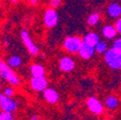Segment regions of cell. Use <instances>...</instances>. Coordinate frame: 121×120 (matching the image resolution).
<instances>
[{"label": "cell", "instance_id": "cell-1", "mask_svg": "<svg viewBox=\"0 0 121 120\" xmlns=\"http://www.w3.org/2000/svg\"><path fill=\"white\" fill-rule=\"evenodd\" d=\"M0 77L13 86H18L20 84V80L18 76L3 61V59L1 57H0Z\"/></svg>", "mask_w": 121, "mask_h": 120}, {"label": "cell", "instance_id": "cell-2", "mask_svg": "<svg viewBox=\"0 0 121 120\" xmlns=\"http://www.w3.org/2000/svg\"><path fill=\"white\" fill-rule=\"evenodd\" d=\"M105 62L112 69H120L121 67V53L115 50L108 49L104 54Z\"/></svg>", "mask_w": 121, "mask_h": 120}, {"label": "cell", "instance_id": "cell-3", "mask_svg": "<svg viewBox=\"0 0 121 120\" xmlns=\"http://www.w3.org/2000/svg\"><path fill=\"white\" fill-rule=\"evenodd\" d=\"M20 37H21V39L24 43V45L26 46L28 52L32 56L39 55V47L36 45V43L33 41V39H31V37H30V35L28 34V32L26 30H22L21 33H20Z\"/></svg>", "mask_w": 121, "mask_h": 120}, {"label": "cell", "instance_id": "cell-4", "mask_svg": "<svg viewBox=\"0 0 121 120\" xmlns=\"http://www.w3.org/2000/svg\"><path fill=\"white\" fill-rule=\"evenodd\" d=\"M82 39L79 38V37H67L65 41H64V48L69 52V53H72V54H75V53H78V50H79V47L82 43Z\"/></svg>", "mask_w": 121, "mask_h": 120}, {"label": "cell", "instance_id": "cell-5", "mask_svg": "<svg viewBox=\"0 0 121 120\" xmlns=\"http://www.w3.org/2000/svg\"><path fill=\"white\" fill-rule=\"evenodd\" d=\"M0 109L3 111L13 113V111H17V104L11 97H8V96L4 95L3 93H0Z\"/></svg>", "mask_w": 121, "mask_h": 120}, {"label": "cell", "instance_id": "cell-6", "mask_svg": "<svg viewBox=\"0 0 121 120\" xmlns=\"http://www.w3.org/2000/svg\"><path fill=\"white\" fill-rule=\"evenodd\" d=\"M58 19H59V17H58V13L55 9L50 8L45 11L44 16H43V21H44V24L46 27L52 28V27L56 26L58 23Z\"/></svg>", "mask_w": 121, "mask_h": 120}, {"label": "cell", "instance_id": "cell-7", "mask_svg": "<svg viewBox=\"0 0 121 120\" xmlns=\"http://www.w3.org/2000/svg\"><path fill=\"white\" fill-rule=\"evenodd\" d=\"M86 106L90 111L97 115L101 114L104 111L103 104L96 97H89L86 101Z\"/></svg>", "mask_w": 121, "mask_h": 120}, {"label": "cell", "instance_id": "cell-8", "mask_svg": "<svg viewBox=\"0 0 121 120\" xmlns=\"http://www.w3.org/2000/svg\"><path fill=\"white\" fill-rule=\"evenodd\" d=\"M30 86L35 91H43L45 88H47L48 81L45 78V76L33 77L30 81Z\"/></svg>", "mask_w": 121, "mask_h": 120}, {"label": "cell", "instance_id": "cell-9", "mask_svg": "<svg viewBox=\"0 0 121 120\" xmlns=\"http://www.w3.org/2000/svg\"><path fill=\"white\" fill-rule=\"evenodd\" d=\"M94 53H95L94 46L89 45V44H87L85 41H82L81 45L79 47V50H78V54L82 59H84V60L90 59L94 55Z\"/></svg>", "mask_w": 121, "mask_h": 120}, {"label": "cell", "instance_id": "cell-10", "mask_svg": "<svg viewBox=\"0 0 121 120\" xmlns=\"http://www.w3.org/2000/svg\"><path fill=\"white\" fill-rule=\"evenodd\" d=\"M59 66H60V69L64 71V72H69V71H72L75 67V63L74 61L69 58V57H64L60 60L59 62Z\"/></svg>", "mask_w": 121, "mask_h": 120}, {"label": "cell", "instance_id": "cell-11", "mask_svg": "<svg viewBox=\"0 0 121 120\" xmlns=\"http://www.w3.org/2000/svg\"><path fill=\"white\" fill-rule=\"evenodd\" d=\"M44 99L50 104H55L59 100V93L53 88H45L43 90Z\"/></svg>", "mask_w": 121, "mask_h": 120}, {"label": "cell", "instance_id": "cell-12", "mask_svg": "<svg viewBox=\"0 0 121 120\" xmlns=\"http://www.w3.org/2000/svg\"><path fill=\"white\" fill-rule=\"evenodd\" d=\"M108 13H109V16L111 17H113V18L120 17V14H121V7H120V5L117 4V3H112L111 5H109Z\"/></svg>", "mask_w": 121, "mask_h": 120}, {"label": "cell", "instance_id": "cell-13", "mask_svg": "<svg viewBox=\"0 0 121 120\" xmlns=\"http://www.w3.org/2000/svg\"><path fill=\"white\" fill-rule=\"evenodd\" d=\"M102 34H103V36L106 39H112L115 38L117 33H116V30H115L114 26H112V25H106L102 29Z\"/></svg>", "mask_w": 121, "mask_h": 120}, {"label": "cell", "instance_id": "cell-14", "mask_svg": "<svg viewBox=\"0 0 121 120\" xmlns=\"http://www.w3.org/2000/svg\"><path fill=\"white\" fill-rule=\"evenodd\" d=\"M83 41L86 42L87 44H89V45L95 46L96 44L100 41V38H99V36H98L96 33L91 32V33H88V34H86V35L85 36Z\"/></svg>", "mask_w": 121, "mask_h": 120}, {"label": "cell", "instance_id": "cell-15", "mask_svg": "<svg viewBox=\"0 0 121 120\" xmlns=\"http://www.w3.org/2000/svg\"><path fill=\"white\" fill-rule=\"evenodd\" d=\"M33 77H42L45 76V69L41 64H33L30 68Z\"/></svg>", "mask_w": 121, "mask_h": 120}, {"label": "cell", "instance_id": "cell-16", "mask_svg": "<svg viewBox=\"0 0 121 120\" xmlns=\"http://www.w3.org/2000/svg\"><path fill=\"white\" fill-rule=\"evenodd\" d=\"M117 105H118V100L115 96H108V97H106L105 99V106L107 107L108 109L110 110H114L116 109L117 107Z\"/></svg>", "mask_w": 121, "mask_h": 120}, {"label": "cell", "instance_id": "cell-17", "mask_svg": "<svg viewBox=\"0 0 121 120\" xmlns=\"http://www.w3.org/2000/svg\"><path fill=\"white\" fill-rule=\"evenodd\" d=\"M22 64V60L19 56L17 55H13L12 56L9 60H8V65L10 67H13V68H17V67H19Z\"/></svg>", "mask_w": 121, "mask_h": 120}, {"label": "cell", "instance_id": "cell-18", "mask_svg": "<svg viewBox=\"0 0 121 120\" xmlns=\"http://www.w3.org/2000/svg\"><path fill=\"white\" fill-rule=\"evenodd\" d=\"M94 50L95 52L99 53V54H103L105 53L106 51L108 50V45H107V43H106L105 41H99L96 45L94 46Z\"/></svg>", "mask_w": 121, "mask_h": 120}, {"label": "cell", "instance_id": "cell-19", "mask_svg": "<svg viewBox=\"0 0 121 120\" xmlns=\"http://www.w3.org/2000/svg\"><path fill=\"white\" fill-rule=\"evenodd\" d=\"M99 19H100V16H99L98 13H91L88 17L86 22H87V24L89 26H94V25H96L98 23Z\"/></svg>", "mask_w": 121, "mask_h": 120}, {"label": "cell", "instance_id": "cell-20", "mask_svg": "<svg viewBox=\"0 0 121 120\" xmlns=\"http://www.w3.org/2000/svg\"><path fill=\"white\" fill-rule=\"evenodd\" d=\"M0 120H13V115L11 112L2 111L0 112Z\"/></svg>", "mask_w": 121, "mask_h": 120}, {"label": "cell", "instance_id": "cell-21", "mask_svg": "<svg viewBox=\"0 0 121 120\" xmlns=\"http://www.w3.org/2000/svg\"><path fill=\"white\" fill-rule=\"evenodd\" d=\"M112 49L115 50V51H117V52H120V53H121V39H116L113 41Z\"/></svg>", "mask_w": 121, "mask_h": 120}, {"label": "cell", "instance_id": "cell-22", "mask_svg": "<svg viewBox=\"0 0 121 120\" xmlns=\"http://www.w3.org/2000/svg\"><path fill=\"white\" fill-rule=\"evenodd\" d=\"M13 87H11V86H8V87H6L5 89H4V95H6V96H8V97H12L13 95Z\"/></svg>", "mask_w": 121, "mask_h": 120}, {"label": "cell", "instance_id": "cell-23", "mask_svg": "<svg viewBox=\"0 0 121 120\" xmlns=\"http://www.w3.org/2000/svg\"><path fill=\"white\" fill-rule=\"evenodd\" d=\"M60 4H62V0H50V6L52 9L58 8L60 6Z\"/></svg>", "mask_w": 121, "mask_h": 120}, {"label": "cell", "instance_id": "cell-24", "mask_svg": "<svg viewBox=\"0 0 121 120\" xmlns=\"http://www.w3.org/2000/svg\"><path fill=\"white\" fill-rule=\"evenodd\" d=\"M114 28L116 30V33H121V19L118 17L117 20L115 21V24H114Z\"/></svg>", "mask_w": 121, "mask_h": 120}, {"label": "cell", "instance_id": "cell-25", "mask_svg": "<svg viewBox=\"0 0 121 120\" xmlns=\"http://www.w3.org/2000/svg\"><path fill=\"white\" fill-rule=\"evenodd\" d=\"M29 2L31 5H37L39 3V0H29Z\"/></svg>", "mask_w": 121, "mask_h": 120}, {"label": "cell", "instance_id": "cell-26", "mask_svg": "<svg viewBox=\"0 0 121 120\" xmlns=\"http://www.w3.org/2000/svg\"><path fill=\"white\" fill-rule=\"evenodd\" d=\"M31 120H39V118H38L37 116H35V115H34V116H32V117H31Z\"/></svg>", "mask_w": 121, "mask_h": 120}, {"label": "cell", "instance_id": "cell-27", "mask_svg": "<svg viewBox=\"0 0 121 120\" xmlns=\"http://www.w3.org/2000/svg\"><path fill=\"white\" fill-rule=\"evenodd\" d=\"M39 56L40 59H44V58H45V56H44L43 54H39Z\"/></svg>", "mask_w": 121, "mask_h": 120}, {"label": "cell", "instance_id": "cell-28", "mask_svg": "<svg viewBox=\"0 0 121 120\" xmlns=\"http://www.w3.org/2000/svg\"><path fill=\"white\" fill-rule=\"evenodd\" d=\"M12 2H13V3H16V2H17V1H19V0H11Z\"/></svg>", "mask_w": 121, "mask_h": 120}]
</instances>
